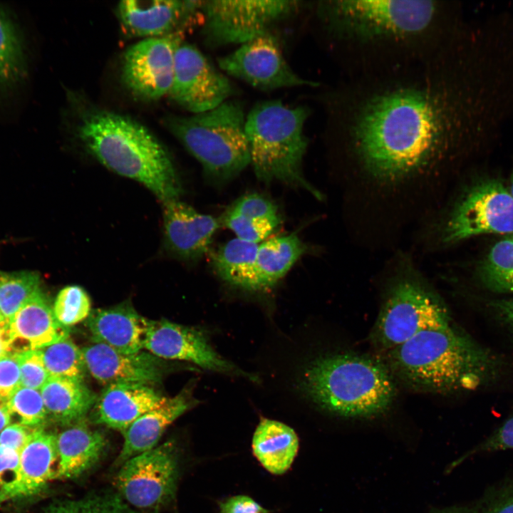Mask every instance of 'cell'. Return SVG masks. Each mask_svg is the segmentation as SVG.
<instances>
[{"instance_id": "24", "label": "cell", "mask_w": 513, "mask_h": 513, "mask_svg": "<svg viewBox=\"0 0 513 513\" xmlns=\"http://www.w3.org/2000/svg\"><path fill=\"white\" fill-rule=\"evenodd\" d=\"M56 435L58 462L56 477L73 479L89 470L105 445L104 436L83 423H76Z\"/></svg>"}, {"instance_id": "6", "label": "cell", "mask_w": 513, "mask_h": 513, "mask_svg": "<svg viewBox=\"0 0 513 513\" xmlns=\"http://www.w3.org/2000/svg\"><path fill=\"white\" fill-rule=\"evenodd\" d=\"M306 107H289L280 100L257 103L246 117V133L256 176L300 187L321 200L322 194L304 177L302 162L308 140L304 133Z\"/></svg>"}, {"instance_id": "16", "label": "cell", "mask_w": 513, "mask_h": 513, "mask_svg": "<svg viewBox=\"0 0 513 513\" xmlns=\"http://www.w3.org/2000/svg\"><path fill=\"white\" fill-rule=\"evenodd\" d=\"M86 370L105 385L115 383L147 384L159 382L165 363L150 353H125L94 343L81 348Z\"/></svg>"}, {"instance_id": "7", "label": "cell", "mask_w": 513, "mask_h": 513, "mask_svg": "<svg viewBox=\"0 0 513 513\" xmlns=\"http://www.w3.org/2000/svg\"><path fill=\"white\" fill-rule=\"evenodd\" d=\"M163 120L206 175L215 181L233 178L251 162L246 117L239 102L227 100L204 113L169 115Z\"/></svg>"}, {"instance_id": "49", "label": "cell", "mask_w": 513, "mask_h": 513, "mask_svg": "<svg viewBox=\"0 0 513 513\" xmlns=\"http://www.w3.org/2000/svg\"><path fill=\"white\" fill-rule=\"evenodd\" d=\"M3 319H4V318H3L2 315H1V313H0V321H1V320H3ZM4 320H5V319H4Z\"/></svg>"}, {"instance_id": "17", "label": "cell", "mask_w": 513, "mask_h": 513, "mask_svg": "<svg viewBox=\"0 0 513 513\" xmlns=\"http://www.w3.org/2000/svg\"><path fill=\"white\" fill-rule=\"evenodd\" d=\"M219 227L217 219L197 212L180 200L164 204L165 247L178 259L195 261L202 257Z\"/></svg>"}, {"instance_id": "9", "label": "cell", "mask_w": 513, "mask_h": 513, "mask_svg": "<svg viewBox=\"0 0 513 513\" xmlns=\"http://www.w3.org/2000/svg\"><path fill=\"white\" fill-rule=\"evenodd\" d=\"M299 1H205L204 42L210 48L243 44L269 32L299 6Z\"/></svg>"}, {"instance_id": "27", "label": "cell", "mask_w": 513, "mask_h": 513, "mask_svg": "<svg viewBox=\"0 0 513 513\" xmlns=\"http://www.w3.org/2000/svg\"><path fill=\"white\" fill-rule=\"evenodd\" d=\"M40 391L48 418L63 425L79 421L97 399L83 380L69 378L49 377Z\"/></svg>"}, {"instance_id": "35", "label": "cell", "mask_w": 513, "mask_h": 513, "mask_svg": "<svg viewBox=\"0 0 513 513\" xmlns=\"http://www.w3.org/2000/svg\"><path fill=\"white\" fill-rule=\"evenodd\" d=\"M436 513H513V478L490 489L476 502Z\"/></svg>"}, {"instance_id": "26", "label": "cell", "mask_w": 513, "mask_h": 513, "mask_svg": "<svg viewBox=\"0 0 513 513\" xmlns=\"http://www.w3.org/2000/svg\"><path fill=\"white\" fill-rule=\"evenodd\" d=\"M306 250L296 234L274 237L260 243L254 264L252 291L272 288Z\"/></svg>"}, {"instance_id": "33", "label": "cell", "mask_w": 513, "mask_h": 513, "mask_svg": "<svg viewBox=\"0 0 513 513\" xmlns=\"http://www.w3.org/2000/svg\"><path fill=\"white\" fill-rule=\"evenodd\" d=\"M11 416L19 423L31 428H41L48 417L41 391L20 385L6 400Z\"/></svg>"}, {"instance_id": "8", "label": "cell", "mask_w": 513, "mask_h": 513, "mask_svg": "<svg viewBox=\"0 0 513 513\" xmlns=\"http://www.w3.org/2000/svg\"><path fill=\"white\" fill-rule=\"evenodd\" d=\"M451 323L450 312L438 295L412 270H403L386 291L370 339L385 353L424 330Z\"/></svg>"}, {"instance_id": "3", "label": "cell", "mask_w": 513, "mask_h": 513, "mask_svg": "<svg viewBox=\"0 0 513 513\" xmlns=\"http://www.w3.org/2000/svg\"><path fill=\"white\" fill-rule=\"evenodd\" d=\"M76 136L102 165L150 190L164 204L180 200L182 186L167 150L136 120L80 101Z\"/></svg>"}, {"instance_id": "29", "label": "cell", "mask_w": 513, "mask_h": 513, "mask_svg": "<svg viewBox=\"0 0 513 513\" xmlns=\"http://www.w3.org/2000/svg\"><path fill=\"white\" fill-rule=\"evenodd\" d=\"M477 276L487 290L513 295V234L497 242L480 262Z\"/></svg>"}, {"instance_id": "32", "label": "cell", "mask_w": 513, "mask_h": 513, "mask_svg": "<svg viewBox=\"0 0 513 513\" xmlns=\"http://www.w3.org/2000/svg\"><path fill=\"white\" fill-rule=\"evenodd\" d=\"M21 45L11 20L0 11V86L10 85L24 73Z\"/></svg>"}, {"instance_id": "36", "label": "cell", "mask_w": 513, "mask_h": 513, "mask_svg": "<svg viewBox=\"0 0 513 513\" xmlns=\"http://www.w3.org/2000/svg\"><path fill=\"white\" fill-rule=\"evenodd\" d=\"M223 223L236 234L237 238L255 244L266 240L280 224L246 217L230 209L224 214Z\"/></svg>"}, {"instance_id": "40", "label": "cell", "mask_w": 513, "mask_h": 513, "mask_svg": "<svg viewBox=\"0 0 513 513\" xmlns=\"http://www.w3.org/2000/svg\"><path fill=\"white\" fill-rule=\"evenodd\" d=\"M21 385L19 355L6 354L0 358V398L6 400Z\"/></svg>"}, {"instance_id": "50", "label": "cell", "mask_w": 513, "mask_h": 513, "mask_svg": "<svg viewBox=\"0 0 513 513\" xmlns=\"http://www.w3.org/2000/svg\"></svg>"}, {"instance_id": "14", "label": "cell", "mask_w": 513, "mask_h": 513, "mask_svg": "<svg viewBox=\"0 0 513 513\" xmlns=\"http://www.w3.org/2000/svg\"><path fill=\"white\" fill-rule=\"evenodd\" d=\"M217 61L219 66L229 75L263 90L317 85L300 77L292 70L282 54L277 39L269 32L242 44Z\"/></svg>"}, {"instance_id": "12", "label": "cell", "mask_w": 513, "mask_h": 513, "mask_svg": "<svg viewBox=\"0 0 513 513\" xmlns=\"http://www.w3.org/2000/svg\"><path fill=\"white\" fill-rule=\"evenodd\" d=\"M184 28L167 35L145 38L129 47L122 60V78L137 97L147 100L169 94L175 53L182 43Z\"/></svg>"}, {"instance_id": "20", "label": "cell", "mask_w": 513, "mask_h": 513, "mask_svg": "<svg viewBox=\"0 0 513 513\" xmlns=\"http://www.w3.org/2000/svg\"><path fill=\"white\" fill-rule=\"evenodd\" d=\"M56 460V435L41 428L36 429L20 452L17 479L10 486L0 489V504L39 492L56 477L53 467Z\"/></svg>"}, {"instance_id": "43", "label": "cell", "mask_w": 513, "mask_h": 513, "mask_svg": "<svg viewBox=\"0 0 513 513\" xmlns=\"http://www.w3.org/2000/svg\"><path fill=\"white\" fill-rule=\"evenodd\" d=\"M220 513H269L257 502L247 495H235L222 501Z\"/></svg>"}, {"instance_id": "1", "label": "cell", "mask_w": 513, "mask_h": 513, "mask_svg": "<svg viewBox=\"0 0 513 513\" xmlns=\"http://www.w3.org/2000/svg\"><path fill=\"white\" fill-rule=\"evenodd\" d=\"M357 103L348 122L350 144L363 169L382 182L429 169L459 131L458 103L439 73L385 83Z\"/></svg>"}, {"instance_id": "38", "label": "cell", "mask_w": 513, "mask_h": 513, "mask_svg": "<svg viewBox=\"0 0 513 513\" xmlns=\"http://www.w3.org/2000/svg\"><path fill=\"white\" fill-rule=\"evenodd\" d=\"M21 385L41 390L49 378L42 356L38 349L31 350L19 355Z\"/></svg>"}, {"instance_id": "45", "label": "cell", "mask_w": 513, "mask_h": 513, "mask_svg": "<svg viewBox=\"0 0 513 513\" xmlns=\"http://www.w3.org/2000/svg\"><path fill=\"white\" fill-rule=\"evenodd\" d=\"M489 305L497 317L513 334V298L491 301Z\"/></svg>"}, {"instance_id": "44", "label": "cell", "mask_w": 513, "mask_h": 513, "mask_svg": "<svg viewBox=\"0 0 513 513\" xmlns=\"http://www.w3.org/2000/svg\"><path fill=\"white\" fill-rule=\"evenodd\" d=\"M43 513H117L113 509L93 501L68 502L57 504Z\"/></svg>"}, {"instance_id": "21", "label": "cell", "mask_w": 513, "mask_h": 513, "mask_svg": "<svg viewBox=\"0 0 513 513\" xmlns=\"http://www.w3.org/2000/svg\"><path fill=\"white\" fill-rule=\"evenodd\" d=\"M192 386L167 400L136 419L123 432V444L118 457L123 464L128 459L156 447L166 428L199 401L193 398Z\"/></svg>"}, {"instance_id": "30", "label": "cell", "mask_w": 513, "mask_h": 513, "mask_svg": "<svg viewBox=\"0 0 513 513\" xmlns=\"http://www.w3.org/2000/svg\"><path fill=\"white\" fill-rule=\"evenodd\" d=\"M41 289L38 274L31 271L0 272V313L8 322Z\"/></svg>"}, {"instance_id": "10", "label": "cell", "mask_w": 513, "mask_h": 513, "mask_svg": "<svg viewBox=\"0 0 513 513\" xmlns=\"http://www.w3.org/2000/svg\"><path fill=\"white\" fill-rule=\"evenodd\" d=\"M487 234H513V195L495 179L477 182L465 192L442 226L441 240L452 244Z\"/></svg>"}, {"instance_id": "28", "label": "cell", "mask_w": 513, "mask_h": 513, "mask_svg": "<svg viewBox=\"0 0 513 513\" xmlns=\"http://www.w3.org/2000/svg\"><path fill=\"white\" fill-rule=\"evenodd\" d=\"M259 244L236 237L219 247L212 256L217 276L231 286L252 291Z\"/></svg>"}, {"instance_id": "15", "label": "cell", "mask_w": 513, "mask_h": 513, "mask_svg": "<svg viewBox=\"0 0 513 513\" xmlns=\"http://www.w3.org/2000/svg\"><path fill=\"white\" fill-rule=\"evenodd\" d=\"M143 348L160 358L187 361L207 370L258 381L257 376L221 356L202 331L165 319L149 320Z\"/></svg>"}, {"instance_id": "23", "label": "cell", "mask_w": 513, "mask_h": 513, "mask_svg": "<svg viewBox=\"0 0 513 513\" xmlns=\"http://www.w3.org/2000/svg\"><path fill=\"white\" fill-rule=\"evenodd\" d=\"M12 337L39 349L69 337V328L56 320L42 289L32 296L9 321Z\"/></svg>"}, {"instance_id": "37", "label": "cell", "mask_w": 513, "mask_h": 513, "mask_svg": "<svg viewBox=\"0 0 513 513\" xmlns=\"http://www.w3.org/2000/svg\"><path fill=\"white\" fill-rule=\"evenodd\" d=\"M229 209L246 217L281 222L276 206L259 194L244 195Z\"/></svg>"}, {"instance_id": "47", "label": "cell", "mask_w": 513, "mask_h": 513, "mask_svg": "<svg viewBox=\"0 0 513 513\" xmlns=\"http://www.w3.org/2000/svg\"><path fill=\"white\" fill-rule=\"evenodd\" d=\"M11 421V414L6 400L0 398V433L7 427Z\"/></svg>"}, {"instance_id": "13", "label": "cell", "mask_w": 513, "mask_h": 513, "mask_svg": "<svg viewBox=\"0 0 513 513\" xmlns=\"http://www.w3.org/2000/svg\"><path fill=\"white\" fill-rule=\"evenodd\" d=\"M236 90L195 46L182 43L175 53L170 97L184 109L197 114L228 100Z\"/></svg>"}, {"instance_id": "42", "label": "cell", "mask_w": 513, "mask_h": 513, "mask_svg": "<svg viewBox=\"0 0 513 513\" xmlns=\"http://www.w3.org/2000/svg\"><path fill=\"white\" fill-rule=\"evenodd\" d=\"M20 453L0 446V489L10 486L19 475Z\"/></svg>"}, {"instance_id": "19", "label": "cell", "mask_w": 513, "mask_h": 513, "mask_svg": "<svg viewBox=\"0 0 513 513\" xmlns=\"http://www.w3.org/2000/svg\"><path fill=\"white\" fill-rule=\"evenodd\" d=\"M167 398L147 384L108 385L95 400L93 418L98 423L123 432L139 417L160 407Z\"/></svg>"}, {"instance_id": "4", "label": "cell", "mask_w": 513, "mask_h": 513, "mask_svg": "<svg viewBox=\"0 0 513 513\" xmlns=\"http://www.w3.org/2000/svg\"><path fill=\"white\" fill-rule=\"evenodd\" d=\"M301 386L320 408L347 418L384 413L396 393L394 377L383 361L354 353L315 358L305 368Z\"/></svg>"}, {"instance_id": "5", "label": "cell", "mask_w": 513, "mask_h": 513, "mask_svg": "<svg viewBox=\"0 0 513 513\" xmlns=\"http://www.w3.org/2000/svg\"><path fill=\"white\" fill-rule=\"evenodd\" d=\"M318 12L333 36L356 46H412L439 23L432 1H328Z\"/></svg>"}, {"instance_id": "48", "label": "cell", "mask_w": 513, "mask_h": 513, "mask_svg": "<svg viewBox=\"0 0 513 513\" xmlns=\"http://www.w3.org/2000/svg\"><path fill=\"white\" fill-rule=\"evenodd\" d=\"M508 188H509L510 192L512 193V195H513V173L511 176L509 186Z\"/></svg>"}, {"instance_id": "39", "label": "cell", "mask_w": 513, "mask_h": 513, "mask_svg": "<svg viewBox=\"0 0 513 513\" xmlns=\"http://www.w3.org/2000/svg\"><path fill=\"white\" fill-rule=\"evenodd\" d=\"M510 450H513V413L486 439L460 459V462L477 454Z\"/></svg>"}, {"instance_id": "11", "label": "cell", "mask_w": 513, "mask_h": 513, "mask_svg": "<svg viewBox=\"0 0 513 513\" xmlns=\"http://www.w3.org/2000/svg\"><path fill=\"white\" fill-rule=\"evenodd\" d=\"M177 477L175 447L165 442L124 462L116 476V484L129 504L141 509H153L175 496Z\"/></svg>"}, {"instance_id": "18", "label": "cell", "mask_w": 513, "mask_h": 513, "mask_svg": "<svg viewBox=\"0 0 513 513\" xmlns=\"http://www.w3.org/2000/svg\"><path fill=\"white\" fill-rule=\"evenodd\" d=\"M203 1L176 0H125L118 14L126 31L133 36L155 38L184 28L190 18L202 9Z\"/></svg>"}, {"instance_id": "31", "label": "cell", "mask_w": 513, "mask_h": 513, "mask_svg": "<svg viewBox=\"0 0 513 513\" xmlns=\"http://www.w3.org/2000/svg\"><path fill=\"white\" fill-rule=\"evenodd\" d=\"M38 350L49 377L83 379L86 368L82 351L69 337Z\"/></svg>"}, {"instance_id": "34", "label": "cell", "mask_w": 513, "mask_h": 513, "mask_svg": "<svg viewBox=\"0 0 513 513\" xmlns=\"http://www.w3.org/2000/svg\"><path fill=\"white\" fill-rule=\"evenodd\" d=\"M53 311L58 323L68 328L88 318L92 311L90 299L81 286H67L58 292Z\"/></svg>"}, {"instance_id": "41", "label": "cell", "mask_w": 513, "mask_h": 513, "mask_svg": "<svg viewBox=\"0 0 513 513\" xmlns=\"http://www.w3.org/2000/svg\"><path fill=\"white\" fill-rule=\"evenodd\" d=\"M37 428L20 423L9 425L0 433V446L12 449L20 453Z\"/></svg>"}, {"instance_id": "22", "label": "cell", "mask_w": 513, "mask_h": 513, "mask_svg": "<svg viewBox=\"0 0 513 513\" xmlns=\"http://www.w3.org/2000/svg\"><path fill=\"white\" fill-rule=\"evenodd\" d=\"M149 319L130 304L92 310L86 326L94 343L125 353L141 351Z\"/></svg>"}, {"instance_id": "46", "label": "cell", "mask_w": 513, "mask_h": 513, "mask_svg": "<svg viewBox=\"0 0 513 513\" xmlns=\"http://www.w3.org/2000/svg\"><path fill=\"white\" fill-rule=\"evenodd\" d=\"M12 336L9 328V322L0 321V358L8 354Z\"/></svg>"}, {"instance_id": "25", "label": "cell", "mask_w": 513, "mask_h": 513, "mask_svg": "<svg viewBox=\"0 0 513 513\" xmlns=\"http://www.w3.org/2000/svg\"><path fill=\"white\" fill-rule=\"evenodd\" d=\"M295 431L287 425L262 418L252 437V449L261 465L269 473L281 475L292 465L299 451Z\"/></svg>"}, {"instance_id": "2", "label": "cell", "mask_w": 513, "mask_h": 513, "mask_svg": "<svg viewBox=\"0 0 513 513\" xmlns=\"http://www.w3.org/2000/svg\"><path fill=\"white\" fill-rule=\"evenodd\" d=\"M393 376L415 389L437 393L472 391L494 380L497 356L455 324L424 330L385 353Z\"/></svg>"}]
</instances>
